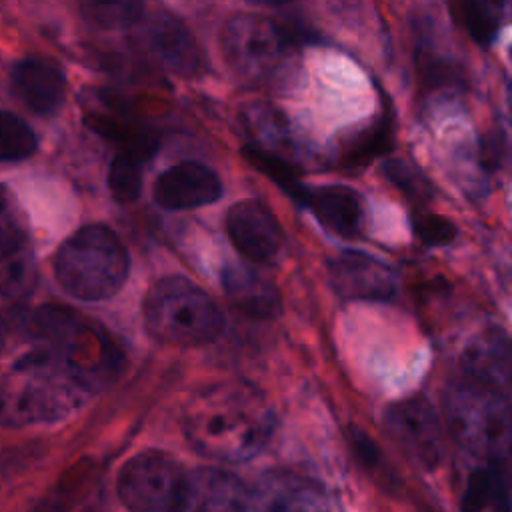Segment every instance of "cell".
Returning a JSON list of instances; mask_svg holds the SVG:
<instances>
[{"mask_svg":"<svg viewBox=\"0 0 512 512\" xmlns=\"http://www.w3.org/2000/svg\"><path fill=\"white\" fill-rule=\"evenodd\" d=\"M26 348L2 384L4 424L56 420L78 408L116 370L108 338L72 310L42 306L22 324Z\"/></svg>","mask_w":512,"mask_h":512,"instance_id":"obj_1","label":"cell"},{"mask_svg":"<svg viewBox=\"0 0 512 512\" xmlns=\"http://www.w3.org/2000/svg\"><path fill=\"white\" fill-rule=\"evenodd\" d=\"M274 414L264 394L246 382H220L196 392L184 410V432L200 454L244 462L268 442Z\"/></svg>","mask_w":512,"mask_h":512,"instance_id":"obj_2","label":"cell"},{"mask_svg":"<svg viewBox=\"0 0 512 512\" xmlns=\"http://www.w3.org/2000/svg\"><path fill=\"white\" fill-rule=\"evenodd\" d=\"M444 416L454 440L490 464L512 450V406L500 390L472 378L456 380L444 392Z\"/></svg>","mask_w":512,"mask_h":512,"instance_id":"obj_3","label":"cell"},{"mask_svg":"<svg viewBox=\"0 0 512 512\" xmlns=\"http://www.w3.org/2000/svg\"><path fill=\"white\" fill-rule=\"evenodd\" d=\"M128 252L102 224H88L62 242L54 258L58 284L78 300H104L126 282Z\"/></svg>","mask_w":512,"mask_h":512,"instance_id":"obj_4","label":"cell"},{"mask_svg":"<svg viewBox=\"0 0 512 512\" xmlns=\"http://www.w3.org/2000/svg\"><path fill=\"white\" fill-rule=\"evenodd\" d=\"M222 52L240 78L272 86L296 68L298 38L270 16L234 14L222 28Z\"/></svg>","mask_w":512,"mask_h":512,"instance_id":"obj_5","label":"cell"},{"mask_svg":"<svg viewBox=\"0 0 512 512\" xmlns=\"http://www.w3.org/2000/svg\"><path fill=\"white\" fill-rule=\"evenodd\" d=\"M142 314L152 338L172 346H196L214 340L222 330L216 302L194 282L166 276L152 284Z\"/></svg>","mask_w":512,"mask_h":512,"instance_id":"obj_6","label":"cell"},{"mask_svg":"<svg viewBox=\"0 0 512 512\" xmlns=\"http://www.w3.org/2000/svg\"><path fill=\"white\" fill-rule=\"evenodd\" d=\"M188 472L168 454L146 450L118 476V494L130 512H182Z\"/></svg>","mask_w":512,"mask_h":512,"instance_id":"obj_7","label":"cell"},{"mask_svg":"<svg viewBox=\"0 0 512 512\" xmlns=\"http://www.w3.org/2000/svg\"><path fill=\"white\" fill-rule=\"evenodd\" d=\"M386 430L404 456L424 470H434L442 458V428L424 396H410L386 410Z\"/></svg>","mask_w":512,"mask_h":512,"instance_id":"obj_8","label":"cell"},{"mask_svg":"<svg viewBox=\"0 0 512 512\" xmlns=\"http://www.w3.org/2000/svg\"><path fill=\"white\" fill-rule=\"evenodd\" d=\"M236 512H330L324 492L310 480L270 472L248 488Z\"/></svg>","mask_w":512,"mask_h":512,"instance_id":"obj_9","label":"cell"},{"mask_svg":"<svg viewBox=\"0 0 512 512\" xmlns=\"http://www.w3.org/2000/svg\"><path fill=\"white\" fill-rule=\"evenodd\" d=\"M226 230L240 254L258 264L272 262L284 242L276 216L258 200H240L226 214Z\"/></svg>","mask_w":512,"mask_h":512,"instance_id":"obj_10","label":"cell"},{"mask_svg":"<svg viewBox=\"0 0 512 512\" xmlns=\"http://www.w3.org/2000/svg\"><path fill=\"white\" fill-rule=\"evenodd\" d=\"M144 40L156 60L178 76H196L206 68V58L188 26L168 14L156 12L144 20Z\"/></svg>","mask_w":512,"mask_h":512,"instance_id":"obj_11","label":"cell"},{"mask_svg":"<svg viewBox=\"0 0 512 512\" xmlns=\"http://www.w3.org/2000/svg\"><path fill=\"white\" fill-rule=\"evenodd\" d=\"M152 196L166 210L198 208L222 196V182L212 168L186 160L170 166L154 180Z\"/></svg>","mask_w":512,"mask_h":512,"instance_id":"obj_12","label":"cell"},{"mask_svg":"<svg viewBox=\"0 0 512 512\" xmlns=\"http://www.w3.org/2000/svg\"><path fill=\"white\" fill-rule=\"evenodd\" d=\"M330 282L344 298L354 300H388L396 290L392 270L362 252H342L330 266Z\"/></svg>","mask_w":512,"mask_h":512,"instance_id":"obj_13","label":"cell"},{"mask_svg":"<svg viewBox=\"0 0 512 512\" xmlns=\"http://www.w3.org/2000/svg\"><path fill=\"white\" fill-rule=\"evenodd\" d=\"M10 88L14 96L34 114H54L66 94L62 70L46 58H24L12 66Z\"/></svg>","mask_w":512,"mask_h":512,"instance_id":"obj_14","label":"cell"},{"mask_svg":"<svg viewBox=\"0 0 512 512\" xmlns=\"http://www.w3.org/2000/svg\"><path fill=\"white\" fill-rule=\"evenodd\" d=\"M468 378L494 390L512 386V338L498 328L476 334L462 354Z\"/></svg>","mask_w":512,"mask_h":512,"instance_id":"obj_15","label":"cell"},{"mask_svg":"<svg viewBox=\"0 0 512 512\" xmlns=\"http://www.w3.org/2000/svg\"><path fill=\"white\" fill-rule=\"evenodd\" d=\"M248 488L232 474L198 468L188 474L182 512H236Z\"/></svg>","mask_w":512,"mask_h":512,"instance_id":"obj_16","label":"cell"},{"mask_svg":"<svg viewBox=\"0 0 512 512\" xmlns=\"http://www.w3.org/2000/svg\"><path fill=\"white\" fill-rule=\"evenodd\" d=\"M222 286L232 306L252 318H272L280 310L276 286L246 264H228L222 270Z\"/></svg>","mask_w":512,"mask_h":512,"instance_id":"obj_17","label":"cell"},{"mask_svg":"<svg viewBox=\"0 0 512 512\" xmlns=\"http://www.w3.org/2000/svg\"><path fill=\"white\" fill-rule=\"evenodd\" d=\"M322 226L340 236H356L362 224V204L358 194L340 184L308 190L304 202Z\"/></svg>","mask_w":512,"mask_h":512,"instance_id":"obj_18","label":"cell"},{"mask_svg":"<svg viewBox=\"0 0 512 512\" xmlns=\"http://www.w3.org/2000/svg\"><path fill=\"white\" fill-rule=\"evenodd\" d=\"M32 250L24 232L2 218V296L6 302L22 300L32 288Z\"/></svg>","mask_w":512,"mask_h":512,"instance_id":"obj_19","label":"cell"},{"mask_svg":"<svg viewBox=\"0 0 512 512\" xmlns=\"http://www.w3.org/2000/svg\"><path fill=\"white\" fill-rule=\"evenodd\" d=\"M460 508L462 512H512L510 490L504 474L494 464L476 468L468 476Z\"/></svg>","mask_w":512,"mask_h":512,"instance_id":"obj_20","label":"cell"},{"mask_svg":"<svg viewBox=\"0 0 512 512\" xmlns=\"http://www.w3.org/2000/svg\"><path fill=\"white\" fill-rule=\"evenodd\" d=\"M244 154H246V158L250 160L252 166H256L270 180H274L280 188H284L286 194H290L296 202H300V204L306 202L308 188L300 184L294 166L286 158H282V156H278V154H274L270 150L258 148V146L246 148Z\"/></svg>","mask_w":512,"mask_h":512,"instance_id":"obj_21","label":"cell"},{"mask_svg":"<svg viewBox=\"0 0 512 512\" xmlns=\"http://www.w3.org/2000/svg\"><path fill=\"white\" fill-rule=\"evenodd\" d=\"M36 150V136L16 114L4 110L0 116V158L4 162L26 160Z\"/></svg>","mask_w":512,"mask_h":512,"instance_id":"obj_22","label":"cell"},{"mask_svg":"<svg viewBox=\"0 0 512 512\" xmlns=\"http://www.w3.org/2000/svg\"><path fill=\"white\" fill-rule=\"evenodd\" d=\"M142 164L144 160L120 152L114 156L108 170V188L118 202H134L142 190Z\"/></svg>","mask_w":512,"mask_h":512,"instance_id":"obj_23","label":"cell"},{"mask_svg":"<svg viewBox=\"0 0 512 512\" xmlns=\"http://www.w3.org/2000/svg\"><path fill=\"white\" fill-rule=\"evenodd\" d=\"M454 12L474 42H478L480 46L492 44V40L498 34V24H500V16L496 14L492 4L458 2L454 6Z\"/></svg>","mask_w":512,"mask_h":512,"instance_id":"obj_24","label":"cell"},{"mask_svg":"<svg viewBox=\"0 0 512 512\" xmlns=\"http://www.w3.org/2000/svg\"><path fill=\"white\" fill-rule=\"evenodd\" d=\"M84 16L102 28H128L142 22L144 6L138 2H86Z\"/></svg>","mask_w":512,"mask_h":512,"instance_id":"obj_25","label":"cell"},{"mask_svg":"<svg viewBox=\"0 0 512 512\" xmlns=\"http://www.w3.org/2000/svg\"><path fill=\"white\" fill-rule=\"evenodd\" d=\"M384 172L386 178L398 188L402 190L406 196H410L412 200H428L430 198V184L428 180L410 164H406L404 160H390L384 164Z\"/></svg>","mask_w":512,"mask_h":512,"instance_id":"obj_26","label":"cell"},{"mask_svg":"<svg viewBox=\"0 0 512 512\" xmlns=\"http://www.w3.org/2000/svg\"><path fill=\"white\" fill-rule=\"evenodd\" d=\"M412 224H414L416 236L428 246L450 244L458 234L456 226L448 218L438 214H418L414 216Z\"/></svg>","mask_w":512,"mask_h":512,"instance_id":"obj_27","label":"cell"},{"mask_svg":"<svg viewBox=\"0 0 512 512\" xmlns=\"http://www.w3.org/2000/svg\"><path fill=\"white\" fill-rule=\"evenodd\" d=\"M390 148V128L386 122H382L380 126L372 128L370 132L362 134L354 146L348 148L346 158L354 164V162H362L374 154H382Z\"/></svg>","mask_w":512,"mask_h":512,"instance_id":"obj_28","label":"cell"},{"mask_svg":"<svg viewBox=\"0 0 512 512\" xmlns=\"http://www.w3.org/2000/svg\"><path fill=\"white\" fill-rule=\"evenodd\" d=\"M350 436H352V444H354V450L358 454V458L366 464V466H376L378 460H380V454H378V448L376 444L372 442L370 436H366L360 428H352L350 430Z\"/></svg>","mask_w":512,"mask_h":512,"instance_id":"obj_29","label":"cell"},{"mask_svg":"<svg viewBox=\"0 0 512 512\" xmlns=\"http://www.w3.org/2000/svg\"><path fill=\"white\" fill-rule=\"evenodd\" d=\"M508 104H510V108H512V82L508 84Z\"/></svg>","mask_w":512,"mask_h":512,"instance_id":"obj_30","label":"cell"},{"mask_svg":"<svg viewBox=\"0 0 512 512\" xmlns=\"http://www.w3.org/2000/svg\"><path fill=\"white\" fill-rule=\"evenodd\" d=\"M86 512H92V510H86Z\"/></svg>","mask_w":512,"mask_h":512,"instance_id":"obj_31","label":"cell"}]
</instances>
